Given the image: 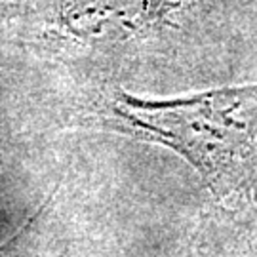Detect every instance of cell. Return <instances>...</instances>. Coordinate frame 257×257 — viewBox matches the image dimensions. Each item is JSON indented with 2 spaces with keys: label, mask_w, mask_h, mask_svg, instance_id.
Masks as SVG:
<instances>
[{
  "label": "cell",
  "mask_w": 257,
  "mask_h": 257,
  "mask_svg": "<svg viewBox=\"0 0 257 257\" xmlns=\"http://www.w3.org/2000/svg\"><path fill=\"white\" fill-rule=\"evenodd\" d=\"M103 114L120 134L181 155L219 196L236 193L253 177L257 82L175 99H143L116 88L103 103Z\"/></svg>",
  "instance_id": "6da1fadb"
},
{
  "label": "cell",
  "mask_w": 257,
  "mask_h": 257,
  "mask_svg": "<svg viewBox=\"0 0 257 257\" xmlns=\"http://www.w3.org/2000/svg\"><path fill=\"white\" fill-rule=\"evenodd\" d=\"M208 0H63L48 19L57 40L80 50H118L181 29Z\"/></svg>",
  "instance_id": "7a4b0ae2"
}]
</instances>
